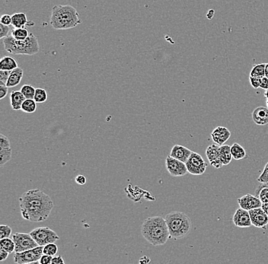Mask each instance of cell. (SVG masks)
I'll return each instance as SVG.
<instances>
[{
	"instance_id": "6da1fadb",
	"label": "cell",
	"mask_w": 268,
	"mask_h": 264,
	"mask_svg": "<svg viewBox=\"0 0 268 264\" xmlns=\"http://www.w3.org/2000/svg\"><path fill=\"white\" fill-rule=\"evenodd\" d=\"M19 204L22 218L32 222L45 221L54 207L51 197L39 189L25 192L19 198Z\"/></svg>"
},
{
	"instance_id": "7a4b0ae2",
	"label": "cell",
	"mask_w": 268,
	"mask_h": 264,
	"mask_svg": "<svg viewBox=\"0 0 268 264\" xmlns=\"http://www.w3.org/2000/svg\"><path fill=\"white\" fill-rule=\"evenodd\" d=\"M141 234L147 241L153 246L163 245L171 237L165 219L159 215L144 220L142 224Z\"/></svg>"
},
{
	"instance_id": "3957f363",
	"label": "cell",
	"mask_w": 268,
	"mask_h": 264,
	"mask_svg": "<svg viewBox=\"0 0 268 264\" xmlns=\"http://www.w3.org/2000/svg\"><path fill=\"white\" fill-rule=\"evenodd\" d=\"M76 9L72 5H58L53 7L51 25L56 30L73 29L81 24Z\"/></svg>"
},
{
	"instance_id": "277c9868",
	"label": "cell",
	"mask_w": 268,
	"mask_h": 264,
	"mask_svg": "<svg viewBox=\"0 0 268 264\" xmlns=\"http://www.w3.org/2000/svg\"><path fill=\"white\" fill-rule=\"evenodd\" d=\"M4 47L5 51L14 55L33 56L37 54L40 50L38 40L32 33L26 40L19 41L9 34L3 39Z\"/></svg>"
},
{
	"instance_id": "5b68a950",
	"label": "cell",
	"mask_w": 268,
	"mask_h": 264,
	"mask_svg": "<svg viewBox=\"0 0 268 264\" xmlns=\"http://www.w3.org/2000/svg\"><path fill=\"white\" fill-rule=\"evenodd\" d=\"M171 238L174 240L183 238L191 230V221L184 212H172L165 216Z\"/></svg>"
},
{
	"instance_id": "8992f818",
	"label": "cell",
	"mask_w": 268,
	"mask_h": 264,
	"mask_svg": "<svg viewBox=\"0 0 268 264\" xmlns=\"http://www.w3.org/2000/svg\"><path fill=\"white\" fill-rule=\"evenodd\" d=\"M30 235L39 246H45L51 243H55L60 239L54 231L49 227H37L31 231Z\"/></svg>"
},
{
	"instance_id": "52a82bcc",
	"label": "cell",
	"mask_w": 268,
	"mask_h": 264,
	"mask_svg": "<svg viewBox=\"0 0 268 264\" xmlns=\"http://www.w3.org/2000/svg\"><path fill=\"white\" fill-rule=\"evenodd\" d=\"M44 246H37L32 249L28 250L21 253H15L14 262L18 264H32L39 263L43 255Z\"/></svg>"
},
{
	"instance_id": "ba28073f",
	"label": "cell",
	"mask_w": 268,
	"mask_h": 264,
	"mask_svg": "<svg viewBox=\"0 0 268 264\" xmlns=\"http://www.w3.org/2000/svg\"><path fill=\"white\" fill-rule=\"evenodd\" d=\"M12 239L15 241V253L23 252L39 246L34 241L32 236L30 235V233L27 234V233H16L12 235Z\"/></svg>"
},
{
	"instance_id": "9c48e42d",
	"label": "cell",
	"mask_w": 268,
	"mask_h": 264,
	"mask_svg": "<svg viewBox=\"0 0 268 264\" xmlns=\"http://www.w3.org/2000/svg\"><path fill=\"white\" fill-rule=\"evenodd\" d=\"M188 173L193 175H202L206 172L208 163L200 154L193 151L185 162Z\"/></svg>"
},
{
	"instance_id": "30bf717a",
	"label": "cell",
	"mask_w": 268,
	"mask_h": 264,
	"mask_svg": "<svg viewBox=\"0 0 268 264\" xmlns=\"http://www.w3.org/2000/svg\"><path fill=\"white\" fill-rule=\"evenodd\" d=\"M165 167L172 177H181L188 173L185 162L176 159L171 155L165 160Z\"/></svg>"
},
{
	"instance_id": "8fae6325",
	"label": "cell",
	"mask_w": 268,
	"mask_h": 264,
	"mask_svg": "<svg viewBox=\"0 0 268 264\" xmlns=\"http://www.w3.org/2000/svg\"><path fill=\"white\" fill-rule=\"evenodd\" d=\"M252 226L258 229H266L268 225V215L262 207L249 211Z\"/></svg>"
},
{
	"instance_id": "7c38bea8",
	"label": "cell",
	"mask_w": 268,
	"mask_h": 264,
	"mask_svg": "<svg viewBox=\"0 0 268 264\" xmlns=\"http://www.w3.org/2000/svg\"><path fill=\"white\" fill-rule=\"evenodd\" d=\"M233 222L235 226L238 228H249L252 226L249 211L245 210L241 207L235 212Z\"/></svg>"
},
{
	"instance_id": "4fadbf2b",
	"label": "cell",
	"mask_w": 268,
	"mask_h": 264,
	"mask_svg": "<svg viewBox=\"0 0 268 264\" xmlns=\"http://www.w3.org/2000/svg\"><path fill=\"white\" fill-rule=\"evenodd\" d=\"M237 202H238L239 207L248 211L260 208L262 205V202L258 197L249 194H245L243 197L238 198L237 200Z\"/></svg>"
},
{
	"instance_id": "5bb4252c",
	"label": "cell",
	"mask_w": 268,
	"mask_h": 264,
	"mask_svg": "<svg viewBox=\"0 0 268 264\" xmlns=\"http://www.w3.org/2000/svg\"><path fill=\"white\" fill-rule=\"evenodd\" d=\"M219 147L220 146L215 143L208 147L206 150V155L211 166L217 169L223 166L221 160L219 158Z\"/></svg>"
},
{
	"instance_id": "9a60e30c",
	"label": "cell",
	"mask_w": 268,
	"mask_h": 264,
	"mask_svg": "<svg viewBox=\"0 0 268 264\" xmlns=\"http://www.w3.org/2000/svg\"><path fill=\"white\" fill-rule=\"evenodd\" d=\"M231 137V133L224 126H217L211 133L212 141L219 146L224 145Z\"/></svg>"
},
{
	"instance_id": "2e32d148",
	"label": "cell",
	"mask_w": 268,
	"mask_h": 264,
	"mask_svg": "<svg viewBox=\"0 0 268 264\" xmlns=\"http://www.w3.org/2000/svg\"><path fill=\"white\" fill-rule=\"evenodd\" d=\"M251 117L255 124L259 126H265L268 124V108L260 106L255 108L252 112Z\"/></svg>"
},
{
	"instance_id": "e0dca14e",
	"label": "cell",
	"mask_w": 268,
	"mask_h": 264,
	"mask_svg": "<svg viewBox=\"0 0 268 264\" xmlns=\"http://www.w3.org/2000/svg\"><path fill=\"white\" fill-rule=\"evenodd\" d=\"M193 151L182 146L176 145L172 147L171 150L170 155L176 159L180 160L181 162H186L191 156Z\"/></svg>"
},
{
	"instance_id": "ac0fdd59",
	"label": "cell",
	"mask_w": 268,
	"mask_h": 264,
	"mask_svg": "<svg viewBox=\"0 0 268 264\" xmlns=\"http://www.w3.org/2000/svg\"><path fill=\"white\" fill-rule=\"evenodd\" d=\"M23 76L24 71L22 68L18 67L12 70L9 79H8V81L6 83L7 87L13 88L20 84Z\"/></svg>"
},
{
	"instance_id": "d6986e66",
	"label": "cell",
	"mask_w": 268,
	"mask_h": 264,
	"mask_svg": "<svg viewBox=\"0 0 268 264\" xmlns=\"http://www.w3.org/2000/svg\"><path fill=\"white\" fill-rule=\"evenodd\" d=\"M26 97L24 96L21 91H12L10 94L11 107L14 111L22 110V104L26 100Z\"/></svg>"
},
{
	"instance_id": "ffe728a7",
	"label": "cell",
	"mask_w": 268,
	"mask_h": 264,
	"mask_svg": "<svg viewBox=\"0 0 268 264\" xmlns=\"http://www.w3.org/2000/svg\"><path fill=\"white\" fill-rule=\"evenodd\" d=\"M27 15L23 12H18L12 15V26L15 29L25 28L26 25H29Z\"/></svg>"
},
{
	"instance_id": "44dd1931",
	"label": "cell",
	"mask_w": 268,
	"mask_h": 264,
	"mask_svg": "<svg viewBox=\"0 0 268 264\" xmlns=\"http://www.w3.org/2000/svg\"><path fill=\"white\" fill-rule=\"evenodd\" d=\"M219 158L221 160L223 166L229 165L233 158L231 153V147L228 145L220 146L219 147Z\"/></svg>"
},
{
	"instance_id": "7402d4cb",
	"label": "cell",
	"mask_w": 268,
	"mask_h": 264,
	"mask_svg": "<svg viewBox=\"0 0 268 264\" xmlns=\"http://www.w3.org/2000/svg\"><path fill=\"white\" fill-rule=\"evenodd\" d=\"M19 67L17 61L12 57H4L0 60V69L1 70L12 71Z\"/></svg>"
},
{
	"instance_id": "603a6c76",
	"label": "cell",
	"mask_w": 268,
	"mask_h": 264,
	"mask_svg": "<svg viewBox=\"0 0 268 264\" xmlns=\"http://www.w3.org/2000/svg\"><path fill=\"white\" fill-rule=\"evenodd\" d=\"M231 153L234 159L239 161L246 157V151L238 143H236L231 147Z\"/></svg>"
},
{
	"instance_id": "cb8c5ba5",
	"label": "cell",
	"mask_w": 268,
	"mask_h": 264,
	"mask_svg": "<svg viewBox=\"0 0 268 264\" xmlns=\"http://www.w3.org/2000/svg\"><path fill=\"white\" fill-rule=\"evenodd\" d=\"M255 196L261 200L262 204L268 203V183H262L257 188Z\"/></svg>"
},
{
	"instance_id": "d4e9b609",
	"label": "cell",
	"mask_w": 268,
	"mask_h": 264,
	"mask_svg": "<svg viewBox=\"0 0 268 264\" xmlns=\"http://www.w3.org/2000/svg\"><path fill=\"white\" fill-rule=\"evenodd\" d=\"M30 32L29 31L26 27L25 28H18V29H13L11 31V34L14 38L19 41H22V40H26L30 35Z\"/></svg>"
},
{
	"instance_id": "484cf974",
	"label": "cell",
	"mask_w": 268,
	"mask_h": 264,
	"mask_svg": "<svg viewBox=\"0 0 268 264\" xmlns=\"http://www.w3.org/2000/svg\"><path fill=\"white\" fill-rule=\"evenodd\" d=\"M37 110V102L34 99H26L22 104V111L25 113L32 114Z\"/></svg>"
},
{
	"instance_id": "4316f807",
	"label": "cell",
	"mask_w": 268,
	"mask_h": 264,
	"mask_svg": "<svg viewBox=\"0 0 268 264\" xmlns=\"http://www.w3.org/2000/svg\"><path fill=\"white\" fill-rule=\"evenodd\" d=\"M266 63L256 64L250 72V77L262 78L265 76Z\"/></svg>"
},
{
	"instance_id": "83f0119b",
	"label": "cell",
	"mask_w": 268,
	"mask_h": 264,
	"mask_svg": "<svg viewBox=\"0 0 268 264\" xmlns=\"http://www.w3.org/2000/svg\"><path fill=\"white\" fill-rule=\"evenodd\" d=\"M12 150L9 148H0V167H3L4 165L9 162L12 158Z\"/></svg>"
},
{
	"instance_id": "f1b7e54d",
	"label": "cell",
	"mask_w": 268,
	"mask_h": 264,
	"mask_svg": "<svg viewBox=\"0 0 268 264\" xmlns=\"http://www.w3.org/2000/svg\"><path fill=\"white\" fill-rule=\"evenodd\" d=\"M0 247H2L5 251H8L9 254H12L15 250V244L13 239L9 237L1 239L0 240Z\"/></svg>"
},
{
	"instance_id": "f546056e",
	"label": "cell",
	"mask_w": 268,
	"mask_h": 264,
	"mask_svg": "<svg viewBox=\"0 0 268 264\" xmlns=\"http://www.w3.org/2000/svg\"><path fill=\"white\" fill-rule=\"evenodd\" d=\"M26 99H34L35 95V88L30 85H24L20 90Z\"/></svg>"
},
{
	"instance_id": "4dcf8cb0",
	"label": "cell",
	"mask_w": 268,
	"mask_h": 264,
	"mask_svg": "<svg viewBox=\"0 0 268 264\" xmlns=\"http://www.w3.org/2000/svg\"><path fill=\"white\" fill-rule=\"evenodd\" d=\"M34 100L37 103H44L47 100V92L42 88H37L34 95Z\"/></svg>"
},
{
	"instance_id": "1f68e13d",
	"label": "cell",
	"mask_w": 268,
	"mask_h": 264,
	"mask_svg": "<svg viewBox=\"0 0 268 264\" xmlns=\"http://www.w3.org/2000/svg\"><path fill=\"white\" fill-rule=\"evenodd\" d=\"M58 251V245L55 243H51V244H47L44 246V250H43V254H47V255L54 256L56 255Z\"/></svg>"
},
{
	"instance_id": "d6a6232c",
	"label": "cell",
	"mask_w": 268,
	"mask_h": 264,
	"mask_svg": "<svg viewBox=\"0 0 268 264\" xmlns=\"http://www.w3.org/2000/svg\"><path fill=\"white\" fill-rule=\"evenodd\" d=\"M12 235V229L7 225H1L0 226V239L9 237Z\"/></svg>"
},
{
	"instance_id": "836d02e7",
	"label": "cell",
	"mask_w": 268,
	"mask_h": 264,
	"mask_svg": "<svg viewBox=\"0 0 268 264\" xmlns=\"http://www.w3.org/2000/svg\"><path fill=\"white\" fill-rule=\"evenodd\" d=\"M259 183H268V162L266 164L263 172L257 179Z\"/></svg>"
},
{
	"instance_id": "e575fe53",
	"label": "cell",
	"mask_w": 268,
	"mask_h": 264,
	"mask_svg": "<svg viewBox=\"0 0 268 264\" xmlns=\"http://www.w3.org/2000/svg\"><path fill=\"white\" fill-rule=\"evenodd\" d=\"M10 147V141L9 138L5 137V135L0 134V148H9Z\"/></svg>"
},
{
	"instance_id": "d590c367",
	"label": "cell",
	"mask_w": 268,
	"mask_h": 264,
	"mask_svg": "<svg viewBox=\"0 0 268 264\" xmlns=\"http://www.w3.org/2000/svg\"><path fill=\"white\" fill-rule=\"evenodd\" d=\"M10 32V29L9 26H5L0 23V39H3L4 37L9 35Z\"/></svg>"
},
{
	"instance_id": "8d00e7d4",
	"label": "cell",
	"mask_w": 268,
	"mask_h": 264,
	"mask_svg": "<svg viewBox=\"0 0 268 264\" xmlns=\"http://www.w3.org/2000/svg\"><path fill=\"white\" fill-rule=\"evenodd\" d=\"M11 72L12 71L9 70H1L0 69V82L6 84L8 79H9V76H10Z\"/></svg>"
},
{
	"instance_id": "74e56055",
	"label": "cell",
	"mask_w": 268,
	"mask_h": 264,
	"mask_svg": "<svg viewBox=\"0 0 268 264\" xmlns=\"http://www.w3.org/2000/svg\"><path fill=\"white\" fill-rule=\"evenodd\" d=\"M0 23L5 26H10L12 25V15H8V14L2 15L0 19Z\"/></svg>"
},
{
	"instance_id": "f35d334b",
	"label": "cell",
	"mask_w": 268,
	"mask_h": 264,
	"mask_svg": "<svg viewBox=\"0 0 268 264\" xmlns=\"http://www.w3.org/2000/svg\"><path fill=\"white\" fill-rule=\"evenodd\" d=\"M261 80H262V78L250 77L249 76L250 84H251V86H252L255 89H257V88H260Z\"/></svg>"
},
{
	"instance_id": "ab89813d",
	"label": "cell",
	"mask_w": 268,
	"mask_h": 264,
	"mask_svg": "<svg viewBox=\"0 0 268 264\" xmlns=\"http://www.w3.org/2000/svg\"><path fill=\"white\" fill-rule=\"evenodd\" d=\"M52 256L47 255V254H43L41 256V259L39 261V264H51L52 262Z\"/></svg>"
},
{
	"instance_id": "60d3db41",
	"label": "cell",
	"mask_w": 268,
	"mask_h": 264,
	"mask_svg": "<svg viewBox=\"0 0 268 264\" xmlns=\"http://www.w3.org/2000/svg\"><path fill=\"white\" fill-rule=\"evenodd\" d=\"M9 88L7 87L6 85H0V99H3L5 96L8 94Z\"/></svg>"
},
{
	"instance_id": "b9f144b4",
	"label": "cell",
	"mask_w": 268,
	"mask_h": 264,
	"mask_svg": "<svg viewBox=\"0 0 268 264\" xmlns=\"http://www.w3.org/2000/svg\"><path fill=\"white\" fill-rule=\"evenodd\" d=\"M260 88L264 90L268 89V78L266 77V76H264V77L262 78Z\"/></svg>"
},
{
	"instance_id": "7bdbcfd3",
	"label": "cell",
	"mask_w": 268,
	"mask_h": 264,
	"mask_svg": "<svg viewBox=\"0 0 268 264\" xmlns=\"http://www.w3.org/2000/svg\"><path fill=\"white\" fill-rule=\"evenodd\" d=\"M9 253L0 247V261H4L9 257Z\"/></svg>"
},
{
	"instance_id": "ee69618b",
	"label": "cell",
	"mask_w": 268,
	"mask_h": 264,
	"mask_svg": "<svg viewBox=\"0 0 268 264\" xmlns=\"http://www.w3.org/2000/svg\"><path fill=\"white\" fill-rule=\"evenodd\" d=\"M75 180H76V183L79 184V185H84V184H86V177H85V176H83V175H78L77 177H76V179H75Z\"/></svg>"
},
{
	"instance_id": "f6af8a7d",
	"label": "cell",
	"mask_w": 268,
	"mask_h": 264,
	"mask_svg": "<svg viewBox=\"0 0 268 264\" xmlns=\"http://www.w3.org/2000/svg\"><path fill=\"white\" fill-rule=\"evenodd\" d=\"M64 261L62 259V257L61 255L57 256V257H53L52 262L51 264H63Z\"/></svg>"
},
{
	"instance_id": "bcb514c9",
	"label": "cell",
	"mask_w": 268,
	"mask_h": 264,
	"mask_svg": "<svg viewBox=\"0 0 268 264\" xmlns=\"http://www.w3.org/2000/svg\"><path fill=\"white\" fill-rule=\"evenodd\" d=\"M149 262H150V259H149V257H147V256H144V257H143V258H140V264H148V263Z\"/></svg>"
},
{
	"instance_id": "7dc6e473",
	"label": "cell",
	"mask_w": 268,
	"mask_h": 264,
	"mask_svg": "<svg viewBox=\"0 0 268 264\" xmlns=\"http://www.w3.org/2000/svg\"><path fill=\"white\" fill-rule=\"evenodd\" d=\"M214 10H213V9H210V10H209V12H208V15H207V17H208V19H212V17H213V15H214Z\"/></svg>"
},
{
	"instance_id": "c3c4849f",
	"label": "cell",
	"mask_w": 268,
	"mask_h": 264,
	"mask_svg": "<svg viewBox=\"0 0 268 264\" xmlns=\"http://www.w3.org/2000/svg\"><path fill=\"white\" fill-rule=\"evenodd\" d=\"M262 208L264 209V211H265V213L268 215V203L262 204Z\"/></svg>"
},
{
	"instance_id": "681fc988",
	"label": "cell",
	"mask_w": 268,
	"mask_h": 264,
	"mask_svg": "<svg viewBox=\"0 0 268 264\" xmlns=\"http://www.w3.org/2000/svg\"><path fill=\"white\" fill-rule=\"evenodd\" d=\"M265 76L268 78V63H266L265 66Z\"/></svg>"
},
{
	"instance_id": "f907efd6",
	"label": "cell",
	"mask_w": 268,
	"mask_h": 264,
	"mask_svg": "<svg viewBox=\"0 0 268 264\" xmlns=\"http://www.w3.org/2000/svg\"><path fill=\"white\" fill-rule=\"evenodd\" d=\"M264 95H265V98H266V99H268V89L266 90Z\"/></svg>"
},
{
	"instance_id": "816d5d0a",
	"label": "cell",
	"mask_w": 268,
	"mask_h": 264,
	"mask_svg": "<svg viewBox=\"0 0 268 264\" xmlns=\"http://www.w3.org/2000/svg\"><path fill=\"white\" fill-rule=\"evenodd\" d=\"M266 104H267V107H268V99H267Z\"/></svg>"
}]
</instances>
